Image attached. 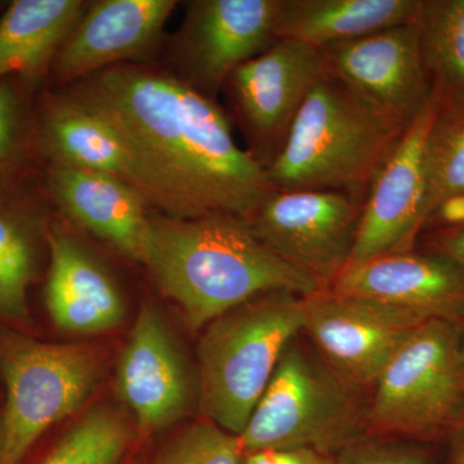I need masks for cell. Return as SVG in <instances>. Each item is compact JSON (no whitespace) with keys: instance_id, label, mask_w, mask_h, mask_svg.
<instances>
[{"instance_id":"22","label":"cell","mask_w":464,"mask_h":464,"mask_svg":"<svg viewBox=\"0 0 464 464\" xmlns=\"http://www.w3.org/2000/svg\"><path fill=\"white\" fill-rule=\"evenodd\" d=\"M415 23L440 102L464 99V0H423Z\"/></svg>"},{"instance_id":"17","label":"cell","mask_w":464,"mask_h":464,"mask_svg":"<svg viewBox=\"0 0 464 464\" xmlns=\"http://www.w3.org/2000/svg\"><path fill=\"white\" fill-rule=\"evenodd\" d=\"M329 290L464 324V268L432 252L389 253L350 265Z\"/></svg>"},{"instance_id":"12","label":"cell","mask_w":464,"mask_h":464,"mask_svg":"<svg viewBox=\"0 0 464 464\" xmlns=\"http://www.w3.org/2000/svg\"><path fill=\"white\" fill-rule=\"evenodd\" d=\"M325 76L322 51L292 39H280L230 76L225 90L249 152L262 166L279 154L299 110Z\"/></svg>"},{"instance_id":"19","label":"cell","mask_w":464,"mask_h":464,"mask_svg":"<svg viewBox=\"0 0 464 464\" xmlns=\"http://www.w3.org/2000/svg\"><path fill=\"white\" fill-rule=\"evenodd\" d=\"M48 246L51 266L45 304L58 328L94 334L123 322V298L100 262L60 228L48 232Z\"/></svg>"},{"instance_id":"8","label":"cell","mask_w":464,"mask_h":464,"mask_svg":"<svg viewBox=\"0 0 464 464\" xmlns=\"http://www.w3.org/2000/svg\"><path fill=\"white\" fill-rule=\"evenodd\" d=\"M283 0H192L170 39L169 70L215 100L235 70L279 39Z\"/></svg>"},{"instance_id":"20","label":"cell","mask_w":464,"mask_h":464,"mask_svg":"<svg viewBox=\"0 0 464 464\" xmlns=\"http://www.w3.org/2000/svg\"><path fill=\"white\" fill-rule=\"evenodd\" d=\"M88 5L81 0L12 2L0 16V81L42 79Z\"/></svg>"},{"instance_id":"3","label":"cell","mask_w":464,"mask_h":464,"mask_svg":"<svg viewBox=\"0 0 464 464\" xmlns=\"http://www.w3.org/2000/svg\"><path fill=\"white\" fill-rule=\"evenodd\" d=\"M405 132L369 111L326 75L266 168L268 179L275 190L343 191L365 200Z\"/></svg>"},{"instance_id":"4","label":"cell","mask_w":464,"mask_h":464,"mask_svg":"<svg viewBox=\"0 0 464 464\" xmlns=\"http://www.w3.org/2000/svg\"><path fill=\"white\" fill-rule=\"evenodd\" d=\"M304 320V295L275 292L249 299L208 324L198 346L203 417L240 436Z\"/></svg>"},{"instance_id":"21","label":"cell","mask_w":464,"mask_h":464,"mask_svg":"<svg viewBox=\"0 0 464 464\" xmlns=\"http://www.w3.org/2000/svg\"><path fill=\"white\" fill-rule=\"evenodd\" d=\"M423 0H283L279 39L323 51L414 23Z\"/></svg>"},{"instance_id":"14","label":"cell","mask_w":464,"mask_h":464,"mask_svg":"<svg viewBox=\"0 0 464 464\" xmlns=\"http://www.w3.org/2000/svg\"><path fill=\"white\" fill-rule=\"evenodd\" d=\"M118 389L145 435L176 426L197 408L199 378L160 313L142 304L118 364Z\"/></svg>"},{"instance_id":"13","label":"cell","mask_w":464,"mask_h":464,"mask_svg":"<svg viewBox=\"0 0 464 464\" xmlns=\"http://www.w3.org/2000/svg\"><path fill=\"white\" fill-rule=\"evenodd\" d=\"M439 109L440 99L432 91L431 100L372 182L350 265L414 249L426 227V145Z\"/></svg>"},{"instance_id":"11","label":"cell","mask_w":464,"mask_h":464,"mask_svg":"<svg viewBox=\"0 0 464 464\" xmlns=\"http://www.w3.org/2000/svg\"><path fill=\"white\" fill-rule=\"evenodd\" d=\"M322 53L326 75L402 132L431 100L415 21L332 45Z\"/></svg>"},{"instance_id":"15","label":"cell","mask_w":464,"mask_h":464,"mask_svg":"<svg viewBox=\"0 0 464 464\" xmlns=\"http://www.w3.org/2000/svg\"><path fill=\"white\" fill-rule=\"evenodd\" d=\"M174 0H99L90 3L54 58V81L69 85L112 66L146 65L164 42Z\"/></svg>"},{"instance_id":"1","label":"cell","mask_w":464,"mask_h":464,"mask_svg":"<svg viewBox=\"0 0 464 464\" xmlns=\"http://www.w3.org/2000/svg\"><path fill=\"white\" fill-rule=\"evenodd\" d=\"M65 93L130 142L167 195L173 218H246L275 191L266 168L235 142L217 101L164 67L112 66Z\"/></svg>"},{"instance_id":"5","label":"cell","mask_w":464,"mask_h":464,"mask_svg":"<svg viewBox=\"0 0 464 464\" xmlns=\"http://www.w3.org/2000/svg\"><path fill=\"white\" fill-rule=\"evenodd\" d=\"M368 395L344 381L298 333L284 348L239 436L244 453L311 449L335 456L366 433Z\"/></svg>"},{"instance_id":"30","label":"cell","mask_w":464,"mask_h":464,"mask_svg":"<svg viewBox=\"0 0 464 464\" xmlns=\"http://www.w3.org/2000/svg\"><path fill=\"white\" fill-rule=\"evenodd\" d=\"M427 252L444 256L464 268V224L432 232L427 240Z\"/></svg>"},{"instance_id":"32","label":"cell","mask_w":464,"mask_h":464,"mask_svg":"<svg viewBox=\"0 0 464 464\" xmlns=\"http://www.w3.org/2000/svg\"><path fill=\"white\" fill-rule=\"evenodd\" d=\"M460 347H462V353L464 356V325H463V331H462V341H460Z\"/></svg>"},{"instance_id":"2","label":"cell","mask_w":464,"mask_h":464,"mask_svg":"<svg viewBox=\"0 0 464 464\" xmlns=\"http://www.w3.org/2000/svg\"><path fill=\"white\" fill-rule=\"evenodd\" d=\"M143 265L194 331L258 295L324 290L277 257L246 219L227 213L152 217Z\"/></svg>"},{"instance_id":"31","label":"cell","mask_w":464,"mask_h":464,"mask_svg":"<svg viewBox=\"0 0 464 464\" xmlns=\"http://www.w3.org/2000/svg\"><path fill=\"white\" fill-rule=\"evenodd\" d=\"M447 464H464V422L448 439Z\"/></svg>"},{"instance_id":"18","label":"cell","mask_w":464,"mask_h":464,"mask_svg":"<svg viewBox=\"0 0 464 464\" xmlns=\"http://www.w3.org/2000/svg\"><path fill=\"white\" fill-rule=\"evenodd\" d=\"M47 182L58 207L75 224L125 257L145 262L152 216L136 188L109 174L58 164H51Z\"/></svg>"},{"instance_id":"23","label":"cell","mask_w":464,"mask_h":464,"mask_svg":"<svg viewBox=\"0 0 464 464\" xmlns=\"http://www.w3.org/2000/svg\"><path fill=\"white\" fill-rule=\"evenodd\" d=\"M137 438L123 415L100 405L66 430L33 464H130Z\"/></svg>"},{"instance_id":"9","label":"cell","mask_w":464,"mask_h":464,"mask_svg":"<svg viewBox=\"0 0 464 464\" xmlns=\"http://www.w3.org/2000/svg\"><path fill=\"white\" fill-rule=\"evenodd\" d=\"M362 206L343 191L275 190L244 219L277 257L329 289L353 258Z\"/></svg>"},{"instance_id":"6","label":"cell","mask_w":464,"mask_h":464,"mask_svg":"<svg viewBox=\"0 0 464 464\" xmlns=\"http://www.w3.org/2000/svg\"><path fill=\"white\" fill-rule=\"evenodd\" d=\"M463 325L418 326L369 392L366 433L447 444L464 422Z\"/></svg>"},{"instance_id":"27","label":"cell","mask_w":464,"mask_h":464,"mask_svg":"<svg viewBox=\"0 0 464 464\" xmlns=\"http://www.w3.org/2000/svg\"><path fill=\"white\" fill-rule=\"evenodd\" d=\"M335 464H447V444L364 433L335 454Z\"/></svg>"},{"instance_id":"28","label":"cell","mask_w":464,"mask_h":464,"mask_svg":"<svg viewBox=\"0 0 464 464\" xmlns=\"http://www.w3.org/2000/svg\"><path fill=\"white\" fill-rule=\"evenodd\" d=\"M26 121L17 79L0 81V182L16 172L25 154Z\"/></svg>"},{"instance_id":"16","label":"cell","mask_w":464,"mask_h":464,"mask_svg":"<svg viewBox=\"0 0 464 464\" xmlns=\"http://www.w3.org/2000/svg\"><path fill=\"white\" fill-rule=\"evenodd\" d=\"M36 136L51 164L115 177L170 217L167 195L130 142L109 121L65 92L48 94L42 101Z\"/></svg>"},{"instance_id":"7","label":"cell","mask_w":464,"mask_h":464,"mask_svg":"<svg viewBox=\"0 0 464 464\" xmlns=\"http://www.w3.org/2000/svg\"><path fill=\"white\" fill-rule=\"evenodd\" d=\"M0 338L5 404L0 418V464H24L54 424L74 413L103 372L100 350L45 343L20 334Z\"/></svg>"},{"instance_id":"26","label":"cell","mask_w":464,"mask_h":464,"mask_svg":"<svg viewBox=\"0 0 464 464\" xmlns=\"http://www.w3.org/2000/svg\"><path fill=\"white\" fill-rule=\"evenodd\" d=\"M239 436L204 418L179 430L130 464H241Z\"/></svg>"},{"instance_id":"25","label":"cell","mask_w":464,"mask_h":464,"mask_svg":"<svg viewBox=\"0 0 464 464\" xmlns=\"http://www.w3.org/2000/svg\"><path fill=\"white\" fill-rule=\"evenodd\" d=\"M36 270L35 240L23 215L0 204V317L21 322L29 315L27 290Z\"/></svg>"},{"instance_id":"29","label":"cell","mask_w":464,"mask_h":464,"mask_svg":"<svg viewBox=\"0 0 464 464\" xmlns=\"http://www.w3.org/2000/svg\"><path fill=\"white\" fill-rule=\"evenodd\" d=\"M241 464H335V456L311 449H266L244 453Z\"/></svg>"},{"instance_id":"10","label":"cell","mask_w":464,"mask_h":464,"mask_svg":"<svg viewBox=\"0 0 464 464\" xmlns=\"http://www.w3.org/2000/svg\"><path fill=\"white\" fill-rule=\"evenodd\" d=\"M427 320L377 299L324 289L304 297L302 333L344 381L369 393Z\"/></svg>"},{"instance_id":"24","label":"cell","mask_w":464,"mask_h":464,"mask_svg":"<svg viewBox=\"0 0 464 464\" xmlns=\"http://www.w3.org/2000/svg\"><path fill=\"white\" fill-rule=\"evenodd\" d=\"M426 179L427 222L439 208L464 203V99L440 102L427 139Z\"/></svg>"}]
</instances>
